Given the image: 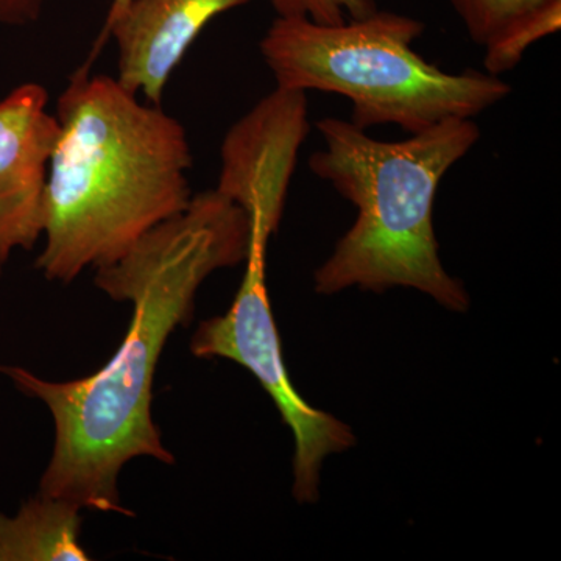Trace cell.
<instances>
[{"mask_svg":"<svg viewBox=\"0 0 561 561\" xmlns=\"http://www.w3.org/2000/svg\"><path fill=\"white\" fill-rule=\"evenodd\" d=\"M560 27L561 0H546L537 9L516 18L483 46L486 73L500 77L515 69L531 44L553 35Z\"/></svg>","mask_w":561,"mask_h":561,"instance_id":"obj_10","label":"cell"},{"mask_svg":"<svg viewBox=\"0 0 561 561\" xmlns=\"http://www.w3.org/2000/svg\"><path fill=\"white\" fill-rule=\"evenodd\" d=\"M309 130L306 92L276 87L225 136L216 190L247 214L251 241L268 243L278 231Z\"/></svg>","mask_w":561,"mask_h":561,"instance_id":"obj_6","label":"cell"},{"mask_svg":"<svg viewBox=\"0 0 561 561\" xmlns=\"http://www.w3.org/2000/svg\"><path fill=\"white\" fill-rule=\"evenodd\" d=\"M546 0H451L472 43L485 46L516 18L537 9Z\"/></svg>","mask_w":561,"mask_h":561,"instance_id":"obj_11","label":"cell"},{"mask_svg":"<svg viewBox=\"0 0 561 561\" xmlns=\"http://www.w3.org/2000/svg\"><path fill=\"white\" fill-rule=\"evenodd\" d=\"M278 16L309 18L319 24H341L376 11L375 0H271Z\"/></svg>","mask_w":561,"mask_h":561,"instance_id":"obj_12","label":"cell"},{"mask_svg":"<svg viewBox=\"0 0 561 561\" xmlns=\"http://www.w3.org/2000/svg\"><path fill=\"white\" fill-rule=\"evenodd\" d=\"M80 508L38 494L18 515H0V561H88Z\"/></svg>","mask_w":561,"mask_h":561,"instance_id":"obj_9","label":"cell"},{"mask_svg":"<svg viewBox=\"0 0 561 561\" xmlns=\"http://www.w3.org/2000/svg\"><path fill=\"white\" fill-rule=\"evenodd\" d=\"M265 260L267 249L249 247L243 261L245 273L231 308L224 316L201 323L192 337L191 351L203 359L234 360L260 381L294 434L295 500L316 502L323 460L356 445V437L345 423L313 409L295 390L273 319Z\"/></svg>","mask_w":561,"mask_h":561,"instance_id":"obj_5","label":"cell"},{"mask_svg":"<svg viewBox=\"0 0 561 561\" xmlns=\"http://www.w3.org/2000/svg\"><path fill=\"white\" fill-rule=\"evenodd\" d=\"M55 117L36 267L69 284L87 268L113 264L186 209L192 150L175 117L87 66L70 77Z\"/></svg>","mask_w":561,"mask_h":561,"instance_id":"obj_2","label":"cell"},{"mask_svg":"<svg viewBox=\"0 0 561 561\" xmlns=\"http://www.w3.org/2000/svg\"><path fill=\"white\" fill-rule=\"evenodd\" d=\"M323 149L309 168L357 210L334 253L316 272V290L411 287L463 312L470 297L438 256L434 203L446 173L481 138L472 119H448L400 140L371 138L350 121L317 122Z\"/></svg>","mask_w":561,"mask_h":561,"instance_id":"obj_3","label":"cell"},{"mask_svg":"<svg viewBox=\"0 0 561 561\" xmlns=\"http://www.w3.org/2000/svg\"><path fill=\"white\" fill-rule=\"evenodd\" d=\"M250 221L217 190L192 195L190 205L139 239L124 256L95 271V286L133 305L130 328L105 365L87 378L41 379L3 368L18 389L47 405L54 451L39 494L80 508L131 515L122 507L119 474L136 457L173 463L151 416L154 373L172 332L194 313L205 279L245 261Z\"/></svg>","mask_w":561,"mask_h":561,"instance_id":"obj_1","label":"cell"},{"mask_svg":"<svg viewBox=\"0 0 561 561\" xmlns=\"http://www.w3.org/2000/svg\"><path fill=\"white\" fill-rule=\"evenodd\" d=\"M58 121L38 83H24L0 101V275L16 250L44 234L46 186Z\"/></svg>","mask_w":561,"mask_h":561,"instance_id":"obj_7","label":"cell"},{"mask_svg":"<svg viewBox=\"0 0 561 561\" xmlns=\"http://www.w3.org/2000/svg\"><path fill=\"white\" fill-rule=\"evenodd\" d=\"M44 0H0V24L24 27L39 20Z\"/></svg>","mask_w":561,"mask_h":561,"instance_id":"obj_13","label":"cell"},{"mask_svg":"<svg viewBox=\"0 0 561 561\" xmlns=\"http://www.w3.org/2000/svg\"><path fill=\"white\" fill-rule=\"evenodd\" d=\"M251 0H131L111 25L117 81L151 105H160L173 70L214 18Z\"/></svg>","mask_w":561,"mask_h":561,"instance_id":"obj_8","label":"cell"},{"mask_svg":"<svg viewBox=\"0 0 561 561\" xmlns=\"http://www.w3.org/2000/svg\"><path fill=\"white\" fill-rule=\"evenodd\" d=\"M423 22L393 11L319 24L278 16L261 41L276 87L343 95L351 124H394L409 135L448 119H472L504 101L512 87L491 73L445 72L413 50Z\"/></svg>","mask_w":561,"mask_h":561,"instance_id":"obj_4","label":"cell"},{"mask_svg":"<svg viewBox=\"0 0 561 561\" xmlns=\"http://www.w3.org/2000/svg\"><path fill=\"white\" fill-rule=\"evenodd\" d=\"M131 0H111V5L108 10V14H106V20L103 22V27L101 33H99L98 39H95L94 47H92L90 58H88V61L84 62L83 66H87V68H91L92 62H94L95 58L101 55V51L103 50V47L106 46V35H108V31L111 25H113V22L117 20V16L127 9L128 3H130Z\"/></svg>","mask_w":561,"mask_h":561,"instance_id":"obj_14","label":"cell"}]
</instances>
